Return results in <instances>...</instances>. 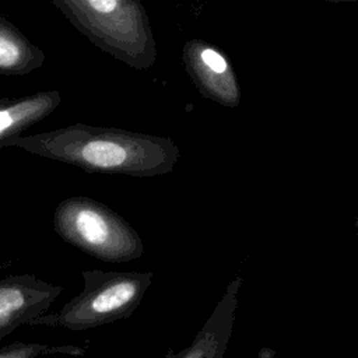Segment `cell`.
Listing matches in <instances>:
<instances>
[{
	"label": "cell",
	"instance_id": "6da1fadb",
	"mask_svg": "<svg viewBox=\"0 0 358 358\" xmlns=\"http://www.w3.org/2000/svg\"><path fill=\"white\" fill-rule=\"evenodd\" d=\"M3 147L22 148L87 172L137 178L171 173L180 155L178 145L168 137L84 123L18 136Z\"/></svg>",
	"mask_w": 358,
	"mask_h": 358
},
{
	"label": "cell",
	"instance_id": "7a4b0ae2",
	"mask_svg": "<svg viewBox=\"0 0 358 358\" xmlns=\"http://www.w3.org/2000/svg\"><path fill=\"white\" fill-rule=\"evenodd\" d=\"M96 48L136 70L157 60V43L140 0H50Z\"/></svg>",
	"mask_w": 358,
	"mask_h": 358
},
{
	"label": "cell",
	"instance_id": "3957f363",
	"mask_svg": "<svg viewBox=\"0 0 358 358\" xmlns=\"http://www.w3.org/2000/svg\"><path fill=\"white\" fill-rule=\"evenodd\" d=\"M83 291L57 313H45L28 326L88 330L129 317L152 282V273L83 270Z\"/></svg>",
	"mask_w": 358,
	"mask_h": 358
},
{
	"label": "cell",
	"instance_id": "277c9868",
	"mask_svg": "<svg viewBox=\"0 0 358 358\" xmlns=\"http://www.w3.org/2000/svg\"><path fill=\"white\" fill-rule=\"evenodd\" d=\"M57 235L84 253L109 263L141 257L143 241L137 231L103 203L85 196L62 200L53 215Z\"/></svg>",
	"mask_w": 358,
	"mask_h": 358
},
{
	"label": "cell",
	"instance_id": "5b68a950",
	"mask_svg": "<svg viewBox=\"0 0 358 358\" xmlns=\"http://www.w3.org/2000/svg\"><path fill=\"white\" fill-rule=\"evenodd\" d=\"M183 66L201 96L222 106L236 108L241 87L229 57L215 45L189 39L182 49Z\"/></svg>",
	"mask_w": 358,
	"mask_h": 358
},
{
	"label": "cell",
	"instance_id": "8992f818",
	"mask_svg": "<svg viewBox=\"0 0 358 358\" xmlns=\"http://www.w3.org/2000/svg\"><path fill=\"white\" fill-rule=\"evenodd\" d=\"M62 291L60 285L49 284L32 274L0 278V340L45 315Z\"/></svg>",
	"mask_w": 358,
	"mask_h": 358
},
{
	"label": "cell",
	"instance_id": "52a82bcc",
	"mask_svg": "<svg viewBox=\"0 0 358 358\" xmlns=\"http://www.w3.org/2000/svg\"><path fill=\"white\" fill-rule=\"evenodd\" d=\"M242 277L236 275L225 288L214 310L189 347L179 352L168 350L162 358H224L238 308Z\"/></svg>",
	"mask_w": 358,
	"mask_h": 358
},
{
	"label": "cell",
	"instance_id": "ba28073f",
	"mask_svg": "<svg viewBox=\"0 0 358 358\" xmlns=\"http://www.w3.org/2000/svg\"><path fill=\"white\" fill-rule=\"evenodd\" d=\"M62 102L59 91H39L18 98L0 99V147L24 130L48 117Z\"/></svg>",
	"mask_w": 358,
	"mask_h": 358
},
{
	"label": "cell",
	"instance_id": "9c48e42d",
	"mask_svg": "<svg viewBox=\"0 0 358 358\" xmlns=\"http://www.w3.org/2000/svg\"><path fill=\"white\" fill-rule=\"evenodd\" d=\"M43 63V50L0 14V74H29Z\"/></svg>",
	"mask_w": 358,
	"mask_h": 358
},
{
	"label": "cell",
	"instance_id": "30bf717a",
	"mask_svg": "<svg viewBox=\"0 0 358 358\" xmlns=\"http://www.w3.org/2000/svg\"><path fill=\"white\" fill-rule=\"evenodd\" d=\"M70 355L81 357L85 354V347L64 344V345H50L41 343H22L15 341L8 345L0 347V358H41L45 355Z\"/></svg>",
	"mask_w": 358,
	"mask_h": 358
},
{
	"label": "cell",
	"instance_id": "8fae6325",
	"mask_svg": "<svg viewBox=\"0 0 358 358\" xmlns=\"http://www.w3.org/2000/svg\"><path fill=\"white\" fill-rule=\"evenodd\" d=\"M329 3H350V1H358V0H326Z\"/></svg>",
	"mask_w": 358,
	"mask_h": 358
},
{
	"label": "cell",
	"instance_id": "7c38bea8",
	"mask_svg": "<svg viewBox=\"0 0 358 358\" xmlns=\"http://www.w3.org/2000/svg\"><path fill=\"white\" fill-rule=\"evenodd\" d=\"M355 225H357V231H358V217H357V220H355Z\"/></svg>",
	"mask_w": 358,
	"mask_h": 358
}]
</instances>
